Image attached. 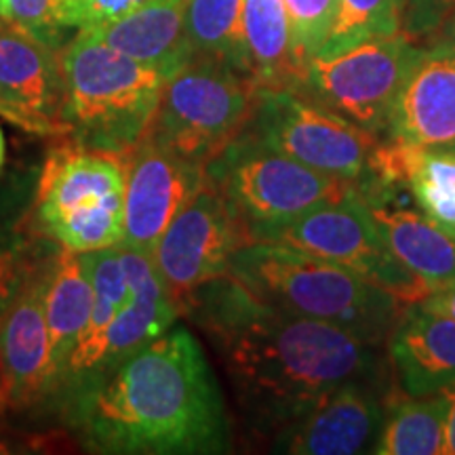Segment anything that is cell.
<instances>
[{
    "mask_svg": "<svg viewBox=\"0 0 455 455\" xmlns=\"http://www.w3.org/2000/svg\"><path fill=\"white\" fill-rule=\"evenodd\" d=\"M186 315L218 352L249 428L275 436L355 379H384L378 346L329 323L291 315L232 276L196 289Z\"/></svg>",
    "mask_w": 455,
    "mask_h": 455,
    "instance_id": "cell-1",
    "label": "cell"
},
{
    "mask_svg": "<svg viewBox=\"0 0 455 455\" xmlns=\"http://www.w3.org/2000/svg\"><path fill=\"white\" fill-rule=\"evenodd\" d=\"M74 388L72 422L93 451L204 455L230 447L221 388L184 327H171Z\"/></svg>",
    "mask_w": 455,
    "mask_h": 455,
    "instance_id": "cell-2",
    "label": "cell"
},
{
    "mask_svg": "<svg viewBox=\"0 0 455 455\" xmlns=\"http://www.w3.org/2000/svg\"><path fill=\"white\" fill-rule=\"evenodd\" d=\"M228 276L272 308L346 329L378 348L388 344L405 308L355 272L281 243H247Z\"/></svg>",
    "mask_w": 455,
    "mask_h": 455,
    "instance_id": "cell-3",
    "label": "cell"
},
{
    "mask_svg": "<svg viewBox=\"0 0 455 455\" xmlns=\"http://www.w3.org/2000/svg\"><path fill=\"white\" fill-rule=\"evenodd\" d=\"M66 138L91 150L127 155L150 127L169 74L78 30L61 49Z\"/></svg>",
    "mask_w": 455,
    "mask_h": 455,
    "instance_id": "cell-4",
    "label": "cell"
},
{
    "mask_svg": "<svg viewBox=\"0 0 455 455\" xmlns=\"http://www.w3.org/2000/svg\"><path fill=\"white\" fill-rule=\"evenodd\" d=\"M124 158L68 140L44 163L34 221L51 243L74 253L116 247L124 236Z\"/></svg>",
    "mask_w": 455,
    "mask_h": 455,
    "instance_id": "cell-5",
    "label": "cell"
},
{
    "mask_svg": "<svg viewBox=\"0 0 455 455\" xmlns=\"http://www.w3.org/2000/svg\"><path fill=\"white\" fill-rule=\"evenodd\" d=\"M258 87L215 60L192 57L164 83L146 135L186 161L207 167L249 127Z\"/></svg>",
    "mask_w": 455,
    "mask_h": 455,
    "instance_id": "cell-6",
    "label": "cell"
},
{
    "mask_svg": "<svg viewBox=\"0 0 455 455\" xmlns=\"http://www.w3.org/2000/svg\"><path fill=\"white\" fill-rule=\"evenodd\" d=\"M204 178L226 198L249 236L316 204L341 201L356 186L278 155L247 129L207 163Z\"/></svg>",
    "mask_w": 455,
    "mask_h": 455,
    "instance_id": "cell-7",
    "label": "cell"
},
{
    "mask_svg": "<svg viewBox=\"0 0 455 455\" xmlns=\"http://www.w3.org/2000/svg\"><path fill=\"white\" fill-rule=\"evenodd\" d=\"M251 241L289 244L333 261L395 295L403 306L418 304L432 291L390 251L358 201L356 186L341 201L316 204L291 220L258 228L251 232Z\"/></svg>",
    "mask_w": 455,
    "mask_h": 455,
    "instance_id": "cell-8",
    "label": "cell"
},
{
    "mask_svg": "<svg viewBox=\"0 0 455 455\" xmlns=\"http://www.w3.org/2000/svg\"><path fill=\"white\" fill-rule=\"evenodd\" d=\"M422 47L405 32L369 38L306 66L299 93L386 140L392 106Z\"/></svg>",
    "mask_w": 455,
    "mask_h": 455,
    "instance_id": "cell-9",
    "label": "cell"
},
{
    "mask_svg": "<svg viewBox=\"0 0 455 455\" xmlns=\"http://www.w3.org/2000/svg\"><path fill=\"white\" fill-rule=\"evenodd\" d=\"M247 131L278 155L331 178L358 181L367 175L378 135L339 116L298 89L258 91Z\"/></svg>",
    "mask_w": 455,
    "mask_h": 455,
    "instance_id": "cell-10",
    "label": "cell"
},
{
    "mask_svg": "<svg viewBox=\"0 0 455 455\" xmlns=\"http://www.w3.org/2000/svg\"><path fill=\"white\" fill-rule=\"evenodd\" d=\"M247 243V228L204 178L198 195L163 232L152 259L181 308L203 284L228 276L232 258Z\"/></svg>",
    "mask_w": 455,
    "mask_h": 455,
    "instance_id": "cell-11",
    "label": "cell"
},
{
    "mask_svg": "<svg viewBox=\"0 0 455 455\" xmlns=\"http://www.w3.org/2000/svg\"><path fill=\"white\" fill-rule=\"evenodd\" d=\"M0 116L34 135L66 138L60 51L0 13Z\"/></svg>",
    "mask_w": 455,
    "mask_h": 455,
    "instance_id": "cell-12",
    "label": "cell"
},
{
    "mask_svg": "<svg viewBox=\"0 0 455 455\" xmlns=\"http://www.w3.org/2000/svg\"><path fill=\"white\" fill-rule=\"evenodd\" d=\"M124 158L123 247L155 251L171 221L204 186V167L186 161L144 133Z\"/></svg>",
    "mask_w": 455,
    "mask_h": 455,
    "instance_id": "cell-13",
    "label": "cell"
},
{
    "mask_svg": "<svg viewBox=\"0 0 455 455\" xmlns=\"http://www.w3.org/2000/svg\"><path fill=\"white\" fill-rule=\"evenodd\" d=\"M53 259H41L34 266L0 316V411L28 407L53 390L44 315V291Z\"/></svg>",
    "mask_w": 455,
    "mask_h": 455,
    "instance_id": "cell-14",
    "label": "cell"
},
{
    "mask_svg": "<svg viewBox=\"0 0 455 455\" xmlns=\"http://www.w3.org/2000/svg\"><path fill=\"white\" fill-rule=\"evenodd\" d=\"M388 398L384 379H355L339 386L310 413L272 439V451L289 455L373 453Z\"/></svg>",
    "mask_w": 455,
    "mask_h": 455,
    "instance_id": "cell-15",
    "label": "cell"
},
{
    "mask_svg": "<svg viewBox=\"0 0 455 455\" xmlns=\"http://www.w3.org/2000/svg\"><path fill=\"white\" fill-rule=\"evenodd\" d=\"M403 144L455 150V47H422L392 106L388 135Z\"/></svg>",
    "mask_w": 455,
    "mask_h": 455,
    "instance_id": "cell-16",
    "label": "cell"
},
{
    "mask_svg": "<svg viewBox=\"0 0 455 455\" xmlns=\"http://www.w3.org/2000/svg\"><path fill=\"white\" fill-rule=\"evenodd\" d=\"M363 184L409 192L426 218L455 235V150L379 140Z\"/></svg>",
    "mask_w": 455,
    "mask_h": 455,
    "instance_id": "cell-17",
    "label": "cell"
},
{
    "mask_svg": "<svg viewBox=\"0 0 455 455\" xmlns=\"http://www.w3.org/2000/svg\"><path fill=\"white\" fill-rule=\"evenodd\" d=\"M356 195L390 251L430 289L455 278V235L396 204L395 190L356 181Z\"/></svg>",
    "mask_w": 455,
    "mask_h": 455,
    "instance_id": "cell-18",
    "label": "cell"
},
{
    "mask_svg": "<svg viewBox=\"0 0 455 455\" xmlns=\"http://www.w3.org/2000/svg\"><path fill=\"white\" fill-rule=\"evenodd\" d=\"M396 382L407 396L436 395L455 382V321L407 304L388 338Z\"/></svg>",
    "mask_w": 455,
    "mask_h": 455,
    "instance_id": "cell-19",
    "label": "cell"
},
{
    "mask_svg": "<svg viewBox=\"0 0 455 455\" xmlns=\"http://www.w3.org/2000/svg\"><path fill=\"white\" fill-rule=\"evenodd\" d=\"M118 247H121L123 268L129 281L131 298L108 327L104 356H101L100 367L95 371L114 365L129 352L138 350L140 346L167 333L181 316L180 304L173 299L163 276L158 275L152 255L138 251V249L123 247V244H118Z\"/></svg>",
    "mask_w": 455,
    "mask_h": 455,
    "instance_id": "cell-20",
    "label": "cell"
},
{
    "mask_svg": "<svg viewBox=\"0 0 455 455\" xmlns=\"http://www.w3.org/2000/svg\"><path fill=\"white\" fill-rule=\"evenodd\" d=\"M184 11L186 0H155L121 20L89 28V32L112 49L141 64L161 68L171 76L190 61L184 34Z\"/></svg>",
    "mask_w": 455,
    "mask_h": 455,
    "instance_id": "cell-21",
    "label": "cell"
},
{
    "mask_svg": "<svg viewBox=\"0 0 455 455\" xmlns=\"http://www.w3.org/2000/svg\"><path fill=\"white\" fill-rule=\"evenodd\" d=\"M91 306H93V287L83 253L61 249L51 264L47 291H44L53 390L66 384L68 365L89 323Z\"/></svg>",
    "mask_w": 455,
    "mask_h": 455,
    "instance_id": "cell-22",
    "label": "cell"
},
{
    "mask_svg": "<svg viewBox=\"0 0 455 455\" xmlns=\"http://www.w3.org/2000/svg\"><path fill=\"white\" fill-rule=\"evenodd\" d=\"M243 28L251 81L258 91L298 89L299 70L283 0H244Z\"/></svg>",
    "mask_w": 455,
    "mask_h": 455,
    "instance_id": "cell-23",
    "label": "cell"
},
{
    "mask_svg": "<svg viewBox=\"0 0 455 455\" xmlns=\"http://www.w3.org/2000/svg\"><path fill=\"white\" fill-rule=\"evenodd\" d=\"M243 9L244 0H186L184 34L190 60L203 57L221 61L251 78Z\"/></svg>",
    "mask_w": 455,
    "mask_h": 455,
    "instance_id": "cell-24",
    "label": "cell"
},
{
    "mask_svg": "<svg viewBox=\"0 0 455 455\" xmlns=\"http://www.w3.org/2000/svg\"><path fill=\"white\" fill-rule=\"evenodd\" d=\"M375 455H445V396L392 398Z\"/></svg>",
    "mask_w": 455,
    "mask_h": 455,
    "instance_id": "cell-25",
    "label": "cell"
},
{
    "mask_svg": "<svg viewBox=\"0 0 455 455\" xmlns=\"http://www.w3.org/2000/svg\"><path fill=\"white\" fill-rule=\"evenodd\" d=\"M398 32H403V0H338L331 32L318 55L341 53L369 38Z\"/></svg>",
    "mask_w": 455,
    "mask_h": 455,
    "instance_id": "cell-26",
    "label": "cell"
},
{
    "mask_svg": "<svg viewBox=\"0 0 455 455\" xmlns=\"http://www.w3.org/2000/svg\"><path fill=\"white\" fill-rule=\"evenodd\" d=\"M287 11L289 32H291V49L295 66L304 74L312 57L318 55L331 32L338 0H283Z\"/></svg>",
    "mask_w": 455,
    "mask_h": 455,
    "instance_id": "cell-27",
    "label": "cell"
},
{
    "mask_svg": "<svg viewBox=\"0 0 455 455\" xmlns=\"http://www.w3.org/2000/svg\"><path fill=\"white\" fill-rule=\"evenodd\" d=\"M3 15L60 53L70 41L72 30L61 21L60 0H4Z\"/></svg>",
    "mask_w": 455,
    "mask_h": 455,
    "instance_id": "cell-28",
    "label": "cell"
},
{
    "mask_svg": "<svg viewBox=\"0 0 455 455\" xmlns=\"http://www.w3.org/2000/svg\"><path fill=\"white\" fill-rule=\"evenodd\" d=\"M155 0H60L61 21L68 30H89L121 20Z\"/></svg>",
    "mask_w": 455,
    "mask_h": 455,
    "instance_id": "cell-29",
    "label": "cell"
},
{
    "mask_svg": "<svg viewBox=\"0 0 455 455\" xmlns=\"http://www.w3.org/2000/svg\"><path fill=\"white\" fill-rule=\"evenodd\" d=\"M453 11L455 0H403V32L415 43L436 36Z\"/></svg>",
    "mask_w": 455,
    "mask_h": 455,
    "instance_id": "cell-30",
    "label": "cell"
},
{
    "mask_svg": "<svg viewBox=\"0 0 455 455\" xmlns=\"http://www.w3.org/2000/svg\"><path fill=\"white\" fill-rule=\"evenodd\" d=\"M38 261L41 259H34L28 251V244L0 241V316Z\"/></svg>",
    "mask_w": 455,
    "mask_h": 455,
    "instance_id": "cell-31",
    "label": "cell"
},
{
    "mask_svg": "<svg viewBox=\"0 0 455 455\" xmlns=\"http://www.w3.org/2000/svg\"><path fill=\"white\" fill-rule=\"evenodd\" d=\"M418 304L426 310L436 312V315H443L455 321V278L432 289V291L426 295L422 301H418Z\"/></svg>",
    "mask_w": 455,
    "mask_h": 455,
    "instance_id": "cell-32",
    "label": "cell"
},
{
    "mask_svg": "<svg viewBox=\"0 0 455 455\" xmlns=\"http://www.w3.org/2000/svg\"><path fill=\"white\" fill-rule=\"evenodd\" d=\"M441 395L445 396V455H455V382Z\"/></svg>",
    "mask_w": 455,
    "mask_h": 455,
    "instance_id": "cell-33",
    "label": "cell"
},
{
    "mask_svg": "<svg viewBox=\"0 0 455 455\" xmlns=\"http://www.w3.org/2000/svg\"><path fill=\"white\" fill-rule=\"evenodd\" d=\"M439 38H443V41H447V43H451L455 47V11L447 17L445 24H443V28L439 30Z\"/></svg>",
    "mask_w": 455,
    "mask_h": 455,
    "instance_id": "cell-34",
    "label": "cell"
},
{
    "mask_svg": "<svg viewBox=\"0 0 455 455\" xmlns=\"http://www.w3.org/2000/svg\"><path fill=\"white\" fill-rule=\"evenodd\" d=\"M4 155H7V146H4V133H3V127H0V171H3V164H4Z\"/></svg>",
    "mask_w": 455,
    "mask_h": 455,
    "instance_id": "cell-35",
    "label": "cell"
},
{
    "mask_svg": "<svg viewBox=\"0 0 455 455\" xmlns=\"http://www.w3.org/2000/svg\"><path fill=\"white\" fill-rule=\"evenodd\" d=\"M3 7H4V0H0V13H3Z\"/></svg>",
    "mask_w": 455,
    "mask_h": 455,
    "instance_id": "cell-36",
    "label": "cell"
}]
</instances>
